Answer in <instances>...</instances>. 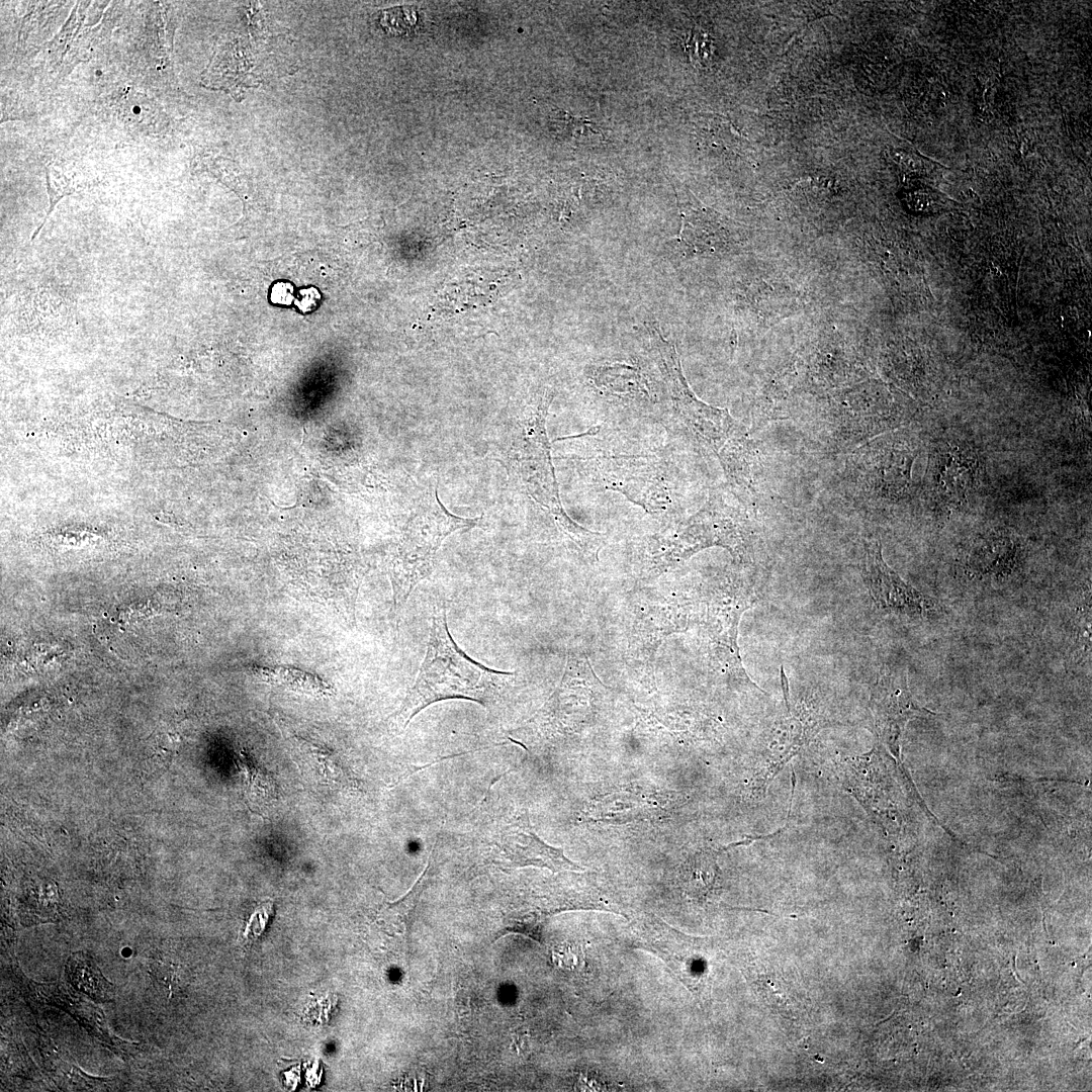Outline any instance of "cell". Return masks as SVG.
<instances>
[{
    "instance_id": "obj_1",
    "label": "cell",
    "mask_w": 1092,
    "mask_h": 1092,
    "mask_svg": "<svg viewBox=\"0 0 1092 1092\" xmlns=\"http://www.w3.org/2000/svg\"><path fill=\"white\" fill-rule=\"evenodd\" d=\"M514 675L489 668L464 653L449 633L445 602L437 600L425 658L395 714V721L405 728L423 709L442 700L466 699L491 705L502 697Z\"/></svg>"
},
{
    "instance_id": "obj_2",
    "label": "cell",
    "mask_w": 1092,
    "mask_h": 1092,
    "mask_svg": "<svg viewBox=\"0 0 1092 1092\" xmlns=\"http://www.w3.org/2000/svg\"><path fill=\"white\" fill-rule=\"evenodd\" d=\"M548 405V400L542 401L523 420L511 450V469L525 492L552 516L568 538L580 548L593 550L601 535L576 524L561 504L545 427Z\"/></svg>"
},
{
    "instance_id": "obj_3",
    "label": "cell",
    "mask_w": 1092,
    "mask_h": 1092,
    "mask_svg": "<svg viewBox=\"0 0 1092 1092\" xmlns=\"http://www.w3.org/2000/svg\"><path fill=\"white\" fill-rule=\"evenodd\" d=\"M596 441L599 444L589 440L593 452L581 465L590 482L623 493L650 513L668 507L672 494L662 458L646 452H612L603 440Z\"/></svg>"
},
{
    "instance_id": "obj_4",
    "label": "cell",
    "mask_w": 1092,
    "mask_h": 1092,
    "mask_svg": "<svg viewBox=\"0 0 1092 1092\" xmlns=\"http://www.w3.org/2000/svg\"><path fill=\"white\" fill-rule=\"evenodd\" d=\"M478 521L479 518H462L450 513L439 499L436 486L433 495L419 506L400 540L392 570L394 600L398 608L414 587L431 574L443 541L457 530L475 527Z\"/></svg>"
},
{
    "instance_id": "obj_5",
    "label": "cell",
    "mask_w": 1092,
    "mask_h": 1092,
    "mask_svg": "<svg viewBox=\"0 0 1092 1092\" xmlns=\"http://www.w3.org/2000/svg\"><path fill=\"white\" fill-rule=\"evenodd\" d=\"M842 785L873 815L887 832H899L904 821V791L910 781L883 744L870 752L847 758L841 766Z\"/></svg>"
},
{
    "instance_id": "obj_6",
    "label": "cell",
    "mask_w": 1092,
    "mask_h": 1092,
    "mask_svg": "<svg viewBox=\"0 0 1092 1092\" xmlns=\"http://www.w3.org/2000/svg\"><path fill=\"white\" fill-rule=\"evenodd\" d=\"M652 353L665 381L671 407L678 421L719 456L737 432L736 423L726 410L709 405L690 388L681 371L674 346L665 340L656 325L648 326Z\"/></svg>"
},
{
    "instance_id": "obj_7",
    "label": "cell",
    "mask_w": 1092,
    "mask_h": 1092,
    "mask_svg": "<svg viewBox=\"0 0 1092 1092\" xmlns=\"http://www.w3.org/2000/svg\"><path fill=\"white\" fill-rule=\"evenodd\" d=\"M631 933L637 948L652 952L662 960L695 995L703 992L707 961L690 936L652 914L635 918L631 922Z\"/></svg>"
},
{
    "instance_id": "obj_8",
    "label": "cell",
    "mask_w": 1092,
    "mask_h": 1092,
    "mask_svg": "<svg viewBox=\"0 0 1092 1092\" xmlns=\"http://www.w3.org/2000/svg\"><path fill=\"white\" fill-rule=\"evenodd\" d=\"M981 465L964 443L940 441L932 449L929 465L930 495L942 519L963 506L978 487Z\"/></svg>"
},
{
    "instance_id": "obj_9",
    "label": "cell",
    "mask_w": 1092,
    "mask_h": 1092,
    "mask_svg": "<svg viewBox=\"0 0 1092 1092\" xmlns=\"http://www.w3.org/2000/svg\"><path fill=\"white\" fill-rule=\"evenodd\" d=\"M870 709L880 743L900 760V744L908 721L933 714L913 698L906 672L888 668L877 678L871 690Z\"/></svg>"
},
{
    "instance_id": "obj_10",
    "label": "cell",
    "mask_w": 1092,
    "mask_h": 1092,
    "mask_svg": "<svg viewBox=\"0 0 1092 1092\" xmlns=\"http://www.w3.org/2000/svg\"><path fill=\"white\" fill-rule=\"evenodd\" d=\"M781 681L786 711L764 739L759 771L755 776V790L760 795H763L780 769L807 743L819 725L818 719L804 705H793L788 677L783 667Z\"/></svg>"
},
{
    "instance_id": "obj_11",
    "label": "cell",
    "mask_w": 1092,
    "mask_h": 1092,
    "mask_svg": "<svg viewBox=\"0 0 1092 1092\" xmlns=\"http://www.w3.org/2000/svg\"><path fill=\"white\" fill-rule=\"evenodd\" d=\"M862 577L877 607L908 617H922L936 608L931 598L904 581L884 561L879 541L866 543Z\"/></svg>"
},
{
    "instance_id": "obj_12",
    "label": "cell",
    "mask_w": 1092,
    "mask_h": 1092,
    "mask_svg": "<svg viewBox=\"0 0 1092 1092\" xmlns=\"http://www.w3.org/2000/svg\"><path fill=\"white\" fill-rule=\"evenodd\" d=\"M497 851L494 860L511 868L533 866L547 868L553 873L578 871L581 868L569 860L562 849L545 843L532 830L527 820L519 819L498 831L493 841Z\"/></svg>"
},
{
    "instance_id": "obj_13",
    "label": "cell",
    "mask_w": 1092,
    "mask_h": 1092,
    "mask_svg": "<svg viewBox=\"0 0 1092 1092\" xmlns=\"http://www.w3.org/2000/svg\"><path fill=\"white\" fill-rule=\"evenodd\" d=\"M292 744L297 751L296 761L311 784L329 790L337 788L342 767L330 749L299 737H293Z\"/></svg>"
},
{
    "instance_id": "obj_14",
    "label": "cell",
    "mask_w": 1092,
    "mask_h": 1092,
    "mask_svg": "<svg viewBox=\"0 0 1092 1092\" xmlns=\"http://www.w3.org/2000/svg\"><path fill=\"white\" fill-rule=\"evenodd\" d=\"M656 809L657 803L650 796L622 791L598 801L593 813L598 820L625 822L646 818Z\"/></svg>"
},
{
    "instance_id": "obj_15",
    "label": "cell",
    "mask_w": 1092,
    "mask_h": 1092,
    "mask_svg": "<svg viewBox=\"0 0 1092 1092\" xmlns=\"http://www.w3.org/2000/svg\"><path fill=\"white\" fill-rule=\"evenodd\" d=\"M1017 546L1007 536L981 538L971 548L969 565L982 573L1008 569L1016 562Z\"/></svg>"
},
{
    "instance_id": "obj_16",
    "label": "cell",
    "mask_w": 1092,
    "mask_h": 1092,
    "mask_svg": "<svg viewBox=\"0 0 1092 1092\" xmlns=\"http://www.w3.org/2000/svg\"><path fill=\"white\" fill-rule=\"evenodd\" d=\"M252 671L266 682L282 685L295 692L314 696H328L331 694L332 689L328 682L315 674L297 668L253 665Z\"/></svg>"
},
{
    "instance_id": "obj_17",
    "label": "cell",
    "mask_w": 1092,
    "mask_h": 1092,
    "mask_svg": "<svg viewBox=\"0 0 1092 1092\" xmlns=\"http://www.w3.org/2000/svg\"><path fill=\"white\" fill-rule=\"evenodd\" d=\"M716 871L712 853L695 854L682 867L681 877L686 892L694 898L704 899L714 887Z\"/></svg>"
},
{
    "instance_id": "obj_18",
    "label": "cell",
    "mask_w": 1092,
    "mask_h": 1092,
    "mask_svg": "<svg viewBox=\"0 0 1092 1092\" xmlns=\"http://www.w3.org/2000/svg\"><path fill=\"white\" fill-rule=\"evenodd\" d=\"M70 974L71 976H83L85 978L74 979V984L83 992L87 993L94 998H108L110 997V985L104 980L100 972L96 969V966L85 957L80 958L79 954L76 959H72L70 962Z\"/></svg>"
},
{
    "instance_id": "obj_19",
    "label": "cell",
    "mask_w": 1092,
    "mask_h": 1092,
    "mask_svg": "<svg viewBox=\"0 0 1092 1092\" xmlns=\"http://www.w3.org/2000/svg\"><path fill=\"white\" fill-rule=\"evenodd\" d=\"M133 112H134V113H140V108H139V107H134V108H133Z\"/></svg>"
},
{
    "instance_id": "obj_20",
    "label": "cell",
    "mask_w": 1092,
    "mask_h": 1092,
    "mask_svg": "<svg viewBox=\"0 0 1092 1092\" xmlns=\"http://www.w3.org/2000/svg\"><path fill=\"white\" fill-rule=\"evenodd\" d=\"M96 74H97V75H100V74H101V72H100V71L98 70V71L96 72Z\"/></svg>"
}]
</instances>
